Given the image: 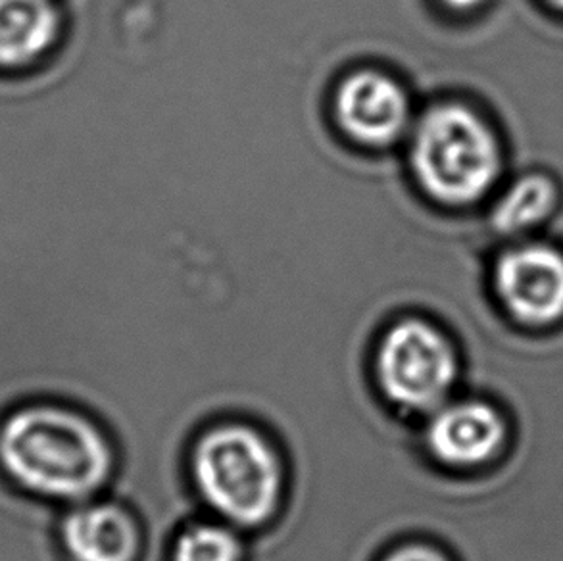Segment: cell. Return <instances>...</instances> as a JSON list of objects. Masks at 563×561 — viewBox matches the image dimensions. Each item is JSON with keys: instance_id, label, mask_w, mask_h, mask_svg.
Instances as JSON below:
<instances>
[{"instance_id": "1", "label": "cell", "mask_w": 563, "mask_h": 561, "mask_svg": "<svg viewBox=\"0 0 563 561\" xmlns=\"http://www.w3.org/2000/svg\"><path fill=\"white\" fill-rule=\"evenodd\" d=\"M0 471L43 501H91L114 477L115 450L95 419L60 404L33 403L0 421Z\"/></svg>"}, {"instance_id": "10", "label": "cell", "mask_w": 563, "mask_h": 561, "mask_svg": "<svg viewBox=\"0 0 563 561\" xmlns=\"http://www.w3.org/2000/svg\"><path fill=\"white\" fill-rule=\"evenodd\" d=\"M60 33L54 0H0V68L30 66L48 53Z\"/></svg>"}, {"instance_id": "9", "label": "cell", "mask_w": 563, "mask_h": 561, "mask_svg": "<svg viewBox=\"0 0 563 561\" xmlns=\"http://www.w3.org/2000/svg\"><path fill=\"white\" fill-rule=\"evenodd\" d=\"M562 202V183L556 175L529 167L500 183L488 200V223L503 243L539 237L556 220Z\"/></svg>"}, {"instance_id": "4", "label": "cell", "mask_w": 563, "mask_h": 561, "mask_svg": "<svg viewBox=\"0 0 563 561\" xmlns=\"http://www.w3.org/2000/svg\"><path fill=\"white\" fill-rule=\"evenodd\" d=\"M375 383L396 410L429 416L449 403L464 377V358L444 327L406 318L388 327L374 358Z\"/></svg>"}, {"instance_id": "6", "label": "cell", "mask_w": 563, "mask_h": 561, "mask_svg": "<svg viewBox=\"0 0 563 561\" xmlns=\"http://www.w3.org/2000/svg\"><path fill=\"white\" fill-rule=\"evenodd\" d=\"M511 440L510 418L483 395L450 398L427 416L423 448L439 470L479 471L495 463Z\"/></svg>"}, {"instance_id": "12", "label": "cell", "mask_w": 563, "mask_h": 561, "mask_svg": "<svg viewBox=\"0 0 563 561\" xmlns=\"http://www.w3.org/2000/svg\"><path fill=\"white\" fill-rule=\"evenodd\" d=\"M380 561H456L442 544L429 540H408L393 548Z\"/></svg>"}, {"instance_id": "8", "label": "cell", "mask_w": 563, "mask_h": 561, "mask_svg": "<svg viewBox=\"0 0 563 561\" xmlns=\"http://www.w3.org/2000/svg\"><path fill=\"white\" fill-rule=\"evenodd\" d=\"M58 537L69 561H137L143 548L141 525L130 509L95 498L69 506Z\"/></svg>"}, {"instance_id": "2", "label": "cell", "mask_w": 563, "mask_h": 561, "mask_svg": "<svg viewBox=\"0 0 563 561\" xmlns=\"http://www.w3.org/2000/svg\"><path fill=\"white\" fill-rule=\"evenodd\" d=\"M411 172L439 205L488 202L506 179V144L483 110L462 100L427 108L410 139Z\"/></svg>"}, {"instance_id": "7", "label": "cell", "mask_w": 563, "mask_h": 561, "mask_svg": "<svg viewBox=\"0 0 563 561\" xmlns=\"http://www.w3.org/2000/svg\"><path fill=\"white\" fill-rule=\"evenodd\" d=\"M335 116L341 130L356 143L383 148L410 130L411 105L395 77L360 69L339 85Z\"/></svg>"}, {"instance_id": "14", "label": "cell", "mask_w": 563, "mask_h": 561, "mask_svg": "<svg viewBox=\"0 0 563 561\" xmlns=\"http://www.w3.org/2000/svg\"><path fill=\"white\" fill-rule=\"evenodd\" d=\"M542 7L550 10L552 14L560 15L563 18V0H541Z\"/></svg>"}, {"instance_id": "13", "label": "cell", "mask_w": 563, "mask_h": 561, "mask_svg": "<svg viewBox=\"0 0 563 561\" xmlns=\"http://www.w3.org/2000/svg\"><path fill=\"white\" fill-rule=\"evenodd\" d=\"M437 2L442 8H446L450 14L470 15L481 12L490 0H437Z\"/></svg>"}, {"instance_id": "5", "label": "cell", "mask_w": 563, "mask_h": 561, "mask_svg": "<svg viewBox=\"0 0 563 561\" xmlns=\"http://www.w3.org/2000/svg\"><path fill=\"white\" fill-rule=\"evenodd\" d=\"M496 311L523 331L563 326V246L547 237L506 241L488 272Z\"/></svg>"}, {"instance_id": "3", "label": "cell", "mask_w": 563, "mask_h": 561, "mask_svg": "<svg viewBox=\"0 0 563 561\" xmlns=\"http://www.w3.org/2000/svg\"><path fill=\"white\" fill-rule=\"evenodd\" d=\"M189 471L206 508L239 531L264 527L282 508L285 463L269 437L252 425L223 421L200 432Z\"/></svg>"}, {"instance_id": "11", "label": "cell", "mask_w": 563, "mask_h": 561, "mask_svg": "<svg viewBox=\"0 0 563 561\" xmlns=\"http://www.w3.org/2000/svg\"><path fill=\"white\" fill-rule=\"evenodd\" d=\"M241 531L221 519L190 521L169 547V561H243Z\"/></svg>"}]
</instances>
